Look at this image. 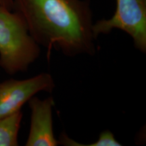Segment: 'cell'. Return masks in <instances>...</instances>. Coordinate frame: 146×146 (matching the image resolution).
<instances>
[{
  "label": "cell",
  "instance_id": "1",
  "mask_svg": "<svg viewBox=\"0 0 146 146\" xmlns=\"http://www.w3.org/2000/svg\"><path fill=\"white\" fill-rule=\"evenodd\" d=\"M13 10L25 21L39 46L68 57L96 52L89 0H13Z\"/></svg>",
  "mask_w": 146,
  "mask_h": 146
},
{
  "label": "cell",
  "instance_id": "2",
  "mask_svg": "<svg viewBox=\"0 0 146 146\" xmlns=\"http://www.w3.org/2000/svg\"><path fill=\"white\" fill-rule=\"evenodd\" d=\"M39 45L18 12L0 7V66L7 74L26 71L39 58Z\"/></svg>",
  "mask_w": 146,
  "mask_h": 146
},
{
  "label": "cell",
  "instance_id": "3",
  "mask_svg": "<svg viewBox=\"0 0 146 146\" xmlns=\"http://www.w3.org/2000/svg\"><path fill=\"white\" fill-rule=\"evenodd\" d=\"M116 10L109 19L94 23L95 37L108 34L116 29L132 38L135 46L142 53L146 52V0H116Z\"/></svg>",
  "mask_w": 146,
  "mask_h": 146
},
{
  "label": "cell",
  "instance_id": "4",
  "mask_svg": "<svg viewBox=\"0 0 146 146\" xmlns=\"http://www.w3.org/2000/svg\"><path fill=\"white\" fill-rule=\"evenodd\" d=\"M54 81L48 73H41L25 80L10 79L0 83V118L21 111L23 106L40 91L51 93Z\"/></svg>",
  "mask_w": 146,
  "mask_h": 146
},
{
  "label": "cell",
  "instance_id": "5",
  "mask_svg": "<svg viewBox=\"0 0 146 146\" xmlns=\"http://www.w3.org/2000/svg\"><path fill=\"white\" fill-rule=\"evenodd\" d=\"M31 114L27 146H56L59 145L53 130L52 108L55 104L52 97L41 100L36 97L29 101Z\"/></svg>",
  "mask_w": 146,
  "mask_h": 146
},
{
  "label": "cell",
  "instance_id": "6",
  "mask_svg": "<svg viewBox=\"0 0 146 146\" xmlns=\"http://www.w3.org/2000/svg\"><path fill=\"white\" fill-rule=\"evenodd\" d=\"M23 114L21 111L0 118V146H17Z\"/></svg>",
  "mask_w": 146,
  "mask_h": 146
},
{
  "label": "cell",
  "instance_id": "7",
  "mask_svg": "<svg viewBox=\"0 0 146 146\" xmlns=\"http://www.w3.org/2000/svg\"><path fill=\"white\" fill-rule=\"evenodd\" d=\"M121 143L114 137L112 132L105 131L101 133L96 142L87 144L86 146H120Z\"/></svg>",
  "mask_w": 146,
  "mask_h": 146
},
{
  "label": "cell",
  "instance_id": "8",
  "mask_svg": "<svg viewBox=\"0 0 146 146\" xmlns=\"http://www.w3.org/2000/svg\"><path fill=\"white\" fill-rule=\"evenodd\" d=\"M0 7L13 10V0H0Z\"/></svg>",
  "mask_w": 146,
  "mask_h": 146
}]
</instances>
